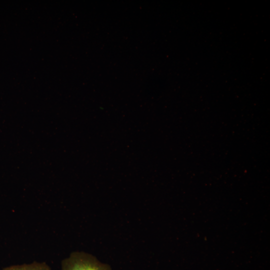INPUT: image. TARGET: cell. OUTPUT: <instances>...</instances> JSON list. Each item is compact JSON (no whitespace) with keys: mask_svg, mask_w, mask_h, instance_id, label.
<instances>
[{"mask_svg":"<svg viewBox=\"0 0 270 270\" xmlns=\"http://www.w3.org/2000/svg\"><path fill=\"white\" fill-rule=\"evenodd\" d=\"M62 270H112L109 266L84 252H74L62 262Z\"/></svg>","mask_w":270,"mask_h":270,"instance_id":"obj_1","label":"cell"},{"mask_svg":"<svg viewBox=\"0 0 270 270\" xmlns=\"http://www.w3.org/2000/svg\"><path fill=\"white\" fill-rule=\"evenodd\" d=\"M2 270H51L45 262H33L28 264L14 265L4 268Z\"/></svg>","mask_w":270,"mask_h":270,"instance_id":"obj_2","label":"cell"}]
</instances>
